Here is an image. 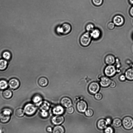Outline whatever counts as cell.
<instances>
[{
	"mask_svg": "<svg viewBox=\"0 0 133 133\" xmlns=\"http://www.w3.org/2000/svg\"><path fill=\"white\" fill-rule=\"evenodd\" d=\"M2 55L4 59L6 60H8L10 59L12 56L11 53L10 51L7 50L3 52Z\"/></svg>",
	"mask_w": 133,
	"mask_h": 133,
	"instance_id": "obj_23",
	"label": "cell"
},
{
	"mask_svg": "<svg viewBox=\"0 0 133 133\" xmlns=\"http://www.w3.org/2000/svg\"><path fill=\"white\" fill-rule=\"evenodd\" d=\"M112 81L111 79L106 76H103L101 78L100 84L103 87H107L110 85Z\"/></svg>",
	"mask_w": 133,
	"mask_h": 133,
	"instance_id": "obj_13",
	"label": "cell"
},
{
	"mask_svg": "<svg viewBox=\"0 0 133 133\" xmlns=\"http://www.w3.org/2000/svg\"><path fill=\"white\" fill-rule=\"evenodd\" d=\"M113 22L115 25L120 26L122 25L124 23V18L121 15H117L115 16L113 18Z\"/></svg>",
	"mask_w": 133,
	"mask_h": 133,
	"instance_id": "obj_11",
	"label": "cell"
},
{
	"mask_svg": "<svg viewBox=\"0 0 133 133\" xmlns=\"http://www.w3.org/2000/svg\"><path fill=\"white\" fill-rule=\"evenodd\" d=\"M71 29L70 24L66 23L57 26L56 29V31L57 34L59 35H65L69 34L71 31Z\"/></svg>",
	"mask_w": 133,
	"mask_h": 133,
	"instance_id": "obj_1",
	"label": "cell"
},
{
	"mask_svg": "<svg viewBox=\"0 0 133 133\" xmlns=\"http://www.w3.org/2000/svg\"><path fill=\"white\" fill-rule=\"evenodd\" d=\"M91 37L90 33L88 32L84 33L81 36L79 42L83 46H88L91 42Z\"/></svg>",
	"mask_w": 133,
	"mask_h": 133,
	"instance_id": "obj_3",
	"label": "cell"
},
{
	"mask_svg": "<svg viewBox=\"0 0 133 133\" xmlns=\"http://www.w3.org/2000/svg\"><path fill=\"white\" fill-rule=\"evenodd\" d=\"M8 85L7 82L4 79L0 80V89L4 90L7 88Z\"/></svg>",
	"mask_w": 133,
	"mask_h": 133,
	"instance_id": "obj_25",
	"label": "cell"
},
{
	"mask_svg": "<svg viewBox=\"0 0 133 133\" xmlns=\"http://www.w3.org/2000/svg\"><path fill=\"white\" fill-rule=\"evenodd\" d=\"M116 86V83L114 81H112L110 85V87L112 88H114Z\"/></svg>",
	"mask_w": 133,
	"mask_h": 133,
	"instance_id": "obj_37",
	"label": "cell"
},
{
	"mask_svg": "<svg viewBox=\"0 0 133 133\" xmlns=\"http://www.w3.org/2000/svg\"><path fill=\"white\" fill-rule=\"evenodd\" d=\"M103 0H92L93 4L96 6L101 5L103 3Z\"/></svg>",
	"mask_w": 133,
	"mask_h": 133,
	"instance_id": "obj_30",
	"label": "cell"
},
{
	"mask_svg": "<svg viewBox=\"0 0 133 133\" xmlns=\"http://www.w3.org/2000/svg\"><path fill=\"white\" fill-rule=\"evenodd\" d=\"M42 100V98L39 95H36L33 98L32 101L33 102L35 103H41Z\"/></svg>",
	"mask_w": 133,
	"mask_h": 133,
	"instance_id": "obj_28",
	"label": "cell"
},
{
	"mask_svg": "<svg viewBox=\"0 0 133 133\" xmlns=\"http://www.w3.org/2000/svg\"><path fill=\"white\" fill-rule=\"evenodd\" d=\"M100 86L97 82H93L89 85L88 89L89 92L91 94H95L99 91Z\"/></svg>",
	"mask_w": 133,
	"mask_h": 133,
	"instance_id": "obj_6",
	"label": "cell"
},
{
	"mask_svg": "<svg viewBox=\"0 0 133 133\" xmlns=\"http://www.w3.org/2000/svg\"><path fill=\"white\" fill-rule=\"evenodd\" d=\"M60 103L62 106L67 108L71 106L72 104L71 99L66 97L62 98L61 100Z\"/></svg>",
	"mask_w": 133,
	"mask_h": 133,
	"instance_id": "obj_12",
	"label": "cell"
},
{
	"mask_svg": "<svg viewBox=\"0 0 133 133\" xmlns=\"http://www.w3.org/2000/svg\"><path fill=\"white\" fill-rule=\"evenodd\" d=\"M3 96L5 98L9 99L10 98L12 95L11 91L10 89H7L4 90L3 93Z\"/></svg>",
	"mask_w": 133,
	"mask_h": 133,
	"instance_id": "obj_24",
	"label": "cell"
},
{
	"mask_svg": "<svg viewBox=\"0 0 133 133\" xmlns=\"http://www.w3.org/2000/svg\"><path fill=\"white\" fill-rule=\"evenodd\" d=\"M85 114L87 117H91L93 114V111L91 109L85 111Z\"/></svg>",
	"mask_w": 133,
	"mask_h": 133,
	"instance_id": "obj_31",
	"label": "cell"
},
{
	"mask_svg": "<svg viewBox=\"0 0 133 133\" xmlns=\"http://www.w3.org/2000/svg\"><path fill=\"white\" fill-rule=\"evenodd\" d=\"M116 70L115 67L112 65L107 66L104 70L105 75L108 77H112L115 74Z\"/></svg>",
	"mask_w": 133,
	"mask_h": 133,
	"instance_id": "obj_8",
	"label": "cell"
},
{
	"mask_svg": "<svg viewBox=\"0 0 133 133\" xmlns=\"http://www.w3.org/2000/svg\"><path fill=\"white\" fill-rule=\"evenodd\" d=\"M0 133H1V131L0 130Z\"/></svg>",
	"mask_w": 133,
	"mask_h": 133,
	"instance_id": "obj_43",
	"label": "cell"
},
{
	"mask_svg": "<svg viewBox=\"0 0 133 133\" xmlns=\"http://www.w3.org/2000/svg\"><path fill=\"white\" fill-rule=\"evenodd\" d=\"M8 62L6 60L4 59H0V70L3 71L7 68Z\"/></svg>",
	"mask_w": 133,
	"mask_h": 133,
	"instance_id": "obj_22",
	"label": "cell"
},
{
	"mask_svg": "<svg viewBox=\"0 0 133 133\" xmlns=\"http://www.w3.org/2000/svg\"><path fill=\"white\" fill-rule=\"evenodd\" d=\"M90 33L92 38L95 39H98L101 36V32L100 30L97 28H94Z\"/></svg>",
	"mask_w": 133,
	"mask_h": 133,
	"instance_id": "obj_15",
	"label": "cell"
},
{
	"mask_svg": "<svg viewBox=\"0 0 133 133\" xmlns=\"http://www.w3.org/2000/svg\"><path fill=\"white\" fill-rule=\"evenodd\" d=\"M126 78L130 80H133V69L130 68L128 69L125 72Z\"/></svg>",
	"mask_w": 133,
	"mask_h": 133,
	"instance_id": "obj_21",
	"label": "cell"
},
{
	"mask_svg": "<svg viewBox=\"0 0 133 133\" xmlns=\"http://www.w3.org/2000/svg\"><path fill=\"white\" fill-rule=\"evenodd\" d=\"M65 129L62 126L58 125L55 126L52 129V133H64Z\"/></svg>",
	"mask_w": 133,
	"mask_h": 133,
	"instance_id": "obj_19",
	"label": "cell"
},
{
	"mask_svg": "<svg viewBox=\"0 0 133 133\" xmlns=\"http://www.w3.org/2000/svg\"><path fill=\"white\" fill-rule=\"evenodd\" d=\"M129 12L130 15L133 17V6L130 8Z\"/></svg>",
	"mask_w": 133,
	"mask_h": 133,
	"instance_id": "obj_40",
	"label": "cell"
},
{
	"mask_svg": "<svg viewBox=\"0 0 133 133\" xmlns=\"http://www.w3.org/2000/svg\"><path fill=\"white\" fill-rule=\"evenodd\" d=\"M87 108L86 102L82 100L79 101L77 104L76 108L79 112L83 113L85 112Z\"/></svg>",
	"mask_w": 133,
	"mask_h": 133,
	"instance_id": "obj_7",
	"label": "cell"
},
{
	"mask_svg": "<svg viewBox=\"0 0 133 133\" xmlns=\"http://www.w3.org/2000/svg\"><path fill=\"white\" fill-rule=\"evenodd\" d=\"M53 114L56 115H61L64 112V110L62 106L57 105L55 107L52 109Z\"/></svg>",
	"mask_w": 133,
	"mask_h": 133,
	"instance_id": "obj_14",
	"label": "cell"
},
{
	"mask_svg": "<svg viewBox=\"0 0 133 133\" xmlns=\"http://www.w3.org/2000/svg\"><path fill=\"white\" fill-rule=\"evenodd\" d=\"M24 113V110L21 108H18L16 110L15 114L17 117H21L23 116Z\"/></svg>",
	"mask_w": 133,
	"mask_h": 133,
	"instance_id": "obj_26",
	"label": "cell"
},
{
	"mask_svg": "<svg viewBox=\"0 0 133 133\" xmlns=\"http://www.w3.org/2000/svg\"><path fill=\"white\" fill-rule=\"evenodd\" d=\"M113 125L115 127H118L121 126L122 124L121 120L118 118L115 119L113 121Z\"/></svg>",
	"mask_w": 133,
	"mask_h": 133,
	"instance_id": "obj_27",
	"label": "cell"
},
{
	"mask_svg": "<svg viewBox=\"0 0 133 133\" xmlns=\"http://www.w3.org/2000/svg\"><path fill=\"white\" fill-rule=\"evenodd\" d=\"M66 111L68 114H71L74 112V109L73 107L71 106L67 108Z\"/></svg>",
	"mask_w": 133,
	"mask_h": 133,
	"instance_id": "obj_35",
	"label": "cell"
},
{
	"mask_svg": "<svg viewBox=\"0 0 133 133\" xmlns=\"http://www.w3.org/2000/svg\"><path fill=\"white\" fill-rule=\"evenodd\" d=\"M23 110L26 115L31 116L35 113L37 110V108L34 104L28 103L24 106Z\"/></svg>",
	"mask_w": 133,
	"mask_h": 133,
	"instance_id": "obj_4",
	"label": "cell"
},
{
	"mask_svg": "<svg viewBox=\"0 0 133 133\" xmlns=\"http://www.w3.org/2000/svg\"><path fill=\"white\" fill-rule=\"evenodd\" d=\"M126 78V77L125 76H124V75H121L120 77H119V79H120L122 81H124Z\"/></svg>",
	"mask_w": 133,
	"mask_h": 133,
	"instance_id": "obj_38",
	"label": "cell"
},
{
	"mask_svg": "<svg viewBox=\"0 0 133 133\" xmlns=\"http://www.w3.org/2000/svg\"><path fill=\"white\" fill-rule=\"evenodd\" d=\"M12 112V110L9 108L3 109L0 114V122L4 123L8 122L10 119Z\"/></svg>",
	"mask_w": 133,
	"mask_h": 133,
	"instance_id": "obj_2",
	"label": "cell"
},
{
	"mask_svg": "<svg viewBox=\"0 0 133 133\" xmlns=\"http://www.w3.org/2000/svg\"><path fill=\"white\" fill-rule=\"evenodd\" d=\"M122 123L124 127L127 130H130L133 128V119L131 117L127 116L123 119Z\"/></svg>",
	"mask_w": 133,
	"mask_h": 133,
	"instance_id": "obj_5",
	"label": "cell"
},
{
	"mask_svg": "<svg viewBox=\"0 0 133 133\" xmlns=\"http://www.w3.org/2000/svg\"><path fill=\"white\" fill-rule=\"evenodd\" d=\"M40 114L43 118H46L48 117V113L47 111L45 110H41Z\"/></svg>",
	"mask_w": 133,
	"mask_h": 133,
	"instance_id": "obj_32",
	"label": "cell"
},
{
	"mask_svg": "<svg viewBox=\"0 0 133 133\" xmlns=\"http://www.w3.org/2000/svg\"><path fill=\"white\" fill-rule=\"evenodd\" d=\"M39 106L41 110L47 111L49 109L50 104L48 102L44 101L40 103Z\"/></svg>",
	"mask_w": 133,
	"mask_h": 133,
	"instance_id": "obj_20",
	"label": "cell"
},
{
	"mask_svg": "<svg viewBox=\"0 0 133 133\" xmlns=\"http://www.w3.org/2000/svg\"><path fill=\"white\" fill-rule=\"evenodd\" d=\"M105 61L107 64L109 65H112L115 63V59L114 56L109 55L105 57Z\"/></svg>",
	"mask_w": 133,
	"mask_h": 133,
	"instance_id": "obj_16",
	"label": "cell"
},
{
	"mask_svg": "<svg viewBox=\"0 0 133 133\" xmlns=\"http://www.w3.org/2000/svg\"><path fill=\"white\" fill-rule=\"evenodd\" d=\"M104 132L105 133H114V131L112 127H109L105 129Z\"/></svg>",
	"mask_w": 133,
	"mask_h": 133,
	"instance_id": "obj_33",
	"label": "cell"
},
{
	"mask_svg": "<svg viewBox=\"0 0 133 133\" xmlns=\"http://www.w3.org/2000/svg\"><path fill=\"white\" fill-rule=\"evenodd\" d=\"M38 85L41 87H46L48 83L47 79L44 77H41L39 78L38 81Z\"/></svg>",
	"mask_w": 133,
	"mask_h": 133,
	"instance_id": "obj_17",
	"label": "cell"
},
{
	"mask_svg": "<svg viewBox=\"0 0 133 133\" xmlns=\"http://www.w3.org/2000/svg\"><path fill=\"white\" fill-rule=\"evenodd\" d=\"M115 25L113 22H110L108 24L107 27L109 30H112L114 28Z\"/></svg>",
	"mask_w": 133,
	"mask_h": 133,
	"instance_id": "obj_34",
	"label": "cell"
},
{
	"mask_svg": "<svg viewBox=\"0 0 133 133\" xmlns=\"http://www.w3.org/2000/svg\"><path fill=\"white\" fill-rule=\"evenodd\" d=\"M129 1L131 4H133V0H129Z\"/></svg>",
	"mask_w": 133,
	"mask_h": 133,
	"instance_id": "obj_42",
	"label": "cell"
},
{
	"mask_svg": "<svg viewBox=\"0 0 133 133\" xmlns=\"http://www.w3.org/2000/svg\"><path fill=\"white\" fill-rule=\"evenodd\" d=\"M8 84L9 88L12 90H15L17 89L20 85L19 81L15 78L11 79L9 81Z\"/></svg>",
	"mask_w": 133,
	"mask_h": 133,
	"instance_id": "obj_9",
	"label": "cell"
},
{
	"mask_svg": "<svg viewBox=\"0 0 133 133\" xmlns=\"http://www.w3.org/2000/svg\"><path fill=\"white\" fill-rule=\"evenodd\" d=\"M94 29V25L92 23H89L86 26V29L87 32L91 31Z\"/></svg>",
	"mask_w": 133,
	"mask_h": 133,
	"instance_id": "obj_29",
	"label": "cell"
},
{
	"mask_svg": "<svg viewBox=\"0 0 133 133\" xmlns=\"http://www.w3.org/2000/svg\"><path fill=\"white\" fill-rule=\"evenodd\" d=\"M95 98L97 100H100L102 97V95L100 93H98L95 94Z\"/></svg>",
	"mask_w": 133,
	"mask_h": 133,
	"instance_id": "obj_36",
	"label": "cell"
},
{
	"mask_svg": "<svg viewBox=\"0 0 133 133\" xmlns=\"http://www.w3.org/2000/svg\"><path fill=\"white\" fill-rule=\"evenodd\" d=\"M108 124L106 120L104 119L99 120L97 123V127L100 129H105Z\"/></svg>",
	"mask_w": 133,
	"mask_h": 133,
	"instance_id": "obj_18",
	"label": "cell"
},
{
	"mask_svg": "<svg viewBox=\"0 0 133 133\" xmlns=\"http://www.w3.org/2000/svg\"><path fill=\"white\" fill-rule=\"evenodd\" d=\"M47 131L49 132H51L52 131V128L50 127H48L46 128Z\"/></svg>",
	"mask_w": 133,
	"mask_h": 133,
	"instance_id": "obj_39",
	"label": "cell"
},
{
	"mask_svg": "<svg viewBox=\"0 0 133 133\" xmlns=\"http://www.w3.org/2000/svg\"><path fill=\"white\" fill-rule=\"evenodd\" d=\"M64 117L61 115H56L51 119V122L54 125H58L62 123L64 121Z\"/></svg>",
	"mask_w": 133,
	"mask_h": 133,
	"instance_id": "obj_10",
	"label": "cell"
},
{
	"mask_svg": "<svg viewBox=\"0 0 133 133\" xmlns=\"http://www.w3.org/2000/svg\"><path fill=\"white\" fill-rule=\"evenodd\" d=\"M106 120L108 124H109L111 122V119L109 118H107Z\"/></svg>",
	"mask_w": 133,
	"mask_h": 133,
	"instance_id": "obj_41",
	"label": "cell"
}]
</instances>
